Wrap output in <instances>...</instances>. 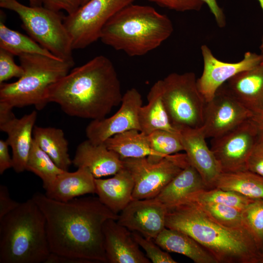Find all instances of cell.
Wrapping results in <instances>:
<instances>
[{"label":"cell","instance_id":"cell-4","mask_svg":"<svg viewBox=\"0 0 263 263\" xmlns=\"http://www.w3.org/2000/svg\"><path fill=\"white\" fill-rule=\"evenodd\" d=\"M173 31L168 16L152 7L132 3L108 21L99 39L129 56H139L159 47Z\"/></svg>","mask_w":263,"mask_h":263},{"label":"cell","instance_id":"cell-7","mask_svg":"<svg viewBox=\"0 0 263 263\" xmlns=\"http://www.w3.org/2000/svg\"><path fill=\"white\" fill-rule=\"evenodd\" d=\"M0 6L17 13L22 28L43 48L61 60L74 62L71 38L59 11L26 6L17 0H0Z\"/></svg>","mask_w":263,"mask_h":263},{"label":"cell","instance_id":"cell-46","mask_svg":"<svg viewBox=\"0 0 263 263\" xmlns=\"http://www.w3.org/2000/svg\"><path fill=\"white\" fill-rule=\"evenodd\" d=\"M260 5L262 9V10L263 11V0H257ZM260 49L261 52V54L263 55V36L262 38L261 43L260 46Z\"/></svg>","mask_w":263,"mask_h":263},{"label":"cell","instance_id":"cell-44","mask_svg":"<svg viewBox=\"0 0 263 263\" xmlns=\"http://www.w3.org/2000/svg\"><path fill=\"white\" fill-rule=\"evenodd\" d=\"M255 124L259 134L258 143L263 142V108L259 111L253 113L251 118Z\"/></svg>","mask_w":263,"mask_h":263},{"label":"cell","instance_id":"cell-35","mask_svg":"<svg viewBox=\"0 0 263 263\" xmlns=\"http://www.w3.org/2000/svg\"><path fill=\"white\" fill-rule=\"evenodd\" d=\"M132 232L136 243L144 250L147 257L152 263H177L167 252L162 250L153 240L147 238L137 232L132 231Z\"/></svg>","mask_w":263,"mask_h":263},{"label":"cell","instance_id":"cell-22","mask_svg":"<svg viewBox=\"0 0 263 263\" xmlns=\"http://www.w3.org/2000/svg\"><path fill=\"white\" fill-rule=\"evenodd\" d=\"M231 93L252 113L263 108V60L225 84Z\"/></svg>","mask_w":263,"mask_h":263},{"label":"cell","instance_id":"cell-29","mask_svg":"<svg viewBox=\"0 0 263 263\" xmlns=\"http://www.w3.org/2000/svg\"><path fill=\"white\" fill-rule=\"evenodd\" d=\"M3 12L0 10V48L18 56L22 54H31L59 59L43 48L30 37L7 27L3 22Z\"/></svg>","mask_w":263,"mask_h":263},{"label":"cell","instance_id":"cell-34","mask_svg":"<svg viewBox=\"0 0 263 263\" xmlns=\"http://www.w3.org/2000/svg\"><path fill=\"white\" fill-rule=\"evenodd\" d=\"M148 137L152 149L165 156L184 151L179 132L159 130L150 133Z\"/></svg>","mask_w":263,"mask_h":263},{"label":"cell","instance_id":"cell-2","mask_svg":"<svg viewBox=\"0 0 263 263\" xmlns=\"http://www.w3.org/2000/svg\"><path fill=\"white\" fill-rule=\"evenodd\" d=\"M123 94L115 68L107 57L96 56L75 68L48 88L46 103L54 102L67 115L102 119L121 104Z\"/></svg>","mask_w":263,"mask_h":263},{"label":"cell","instance_id":"cell-32","mask_svg":"<svg viewBox=\"0 0 263 263\" xmlns=\"http://www.w3.org/2000/svg\"><path fill=\"white\" fill-rule=\"evenodd\" d=\"M194 203L213 219L225 226L246 228L242 219V210L237 208L216 203Z\"/></svg>","mask_w":263,"mask_h":263},{"label":"cell","instance_id":"cell-30","mask_svg":"<svg viewBox=\"0 0 263 263\" xmlns=\"http://www.w3.org/2000/svg\"><path fill=\"white\" fill-rule=\"evenodd\" d=\"M38 176L42 181L45 189L63 171L44 152L33 139L28 158L26 169Z\"/></svg>","mask_w":263,"mask_h":263},{"label":"cell","instance_id":"cell-13","mask_svg":"<svg viewBox=\"0 0 263 263\" xmlns=\"http://www.w3.org/2000/svg\"><path fill=\"white\" fill-rule=\"evenodd\" d=\"M142 96L135 88L123 94L120 108L108 118L92 120L86 129V134L94 144L104 143L108 138L131 130L140 131L138 112L142 106Z\"/></svg>","mask_w":263,"mask_h":263},{"label":"cell","instance_id":"cell-49","mask_svg":"<svg viewBox=\"0 0 263 263\" xmlns=\"http://www.w3.org/2000/svg\"></svg>","mask_w":263,"mask_h":263},{"label":"cell","instance_id":"cell-36","mask_svg":"<svg viewBox=\"0 0 263 263\" xmlns=\"http://www.w3.org/2000/svg\"><path fill=\"white\" fill-rule=\"evenodd\" d=\"M14 56L0 48V84L13 77L19 78L23 75V69L15 62Z\"/></svg>","mask_w":263,"mask_h":263},{"label":"cell","instance_id":"cell-3","mask_svg":"<svg viewBox=\"0 0 263 263\" xmlns=\"http://www.w3.org/2000/svg\"><path fill=\"white\" fill-rule=\"evenodd\" d=\"M167 208L166 227L191 236L218 263L261 262L263 251L246 228L225 226L190 202Z\"/></svg>","mask_w":263,"mask_h":263},{"label":"cell","instance_id":"cell-39","mask_svg":"<svg viewBox=\"0 0 263 263\" xmlns=\"http://www.w3.org/2000/svg\"><path fill=\"white\" fill-rule=\"evenodd\" d=\"M247 170L263 176V142L258 143L247 163Z\"/></svg>","mask_w":263,"mask_h":263},{"label":"cell","instance_id":"cell-43","mask_svg":"<svg viewBox=\"0 0 263 263\" xmlns=\"http://www.w3.org/2000/svg\"><path fill=\"white\" fill-rule=\"evenodd\" d=\"M45 263H88L86 261L51 252Z\"/></svg>","mask_w":263,"mask_h":263},{"label":"cell","instance_id":"cell-47","mask_svg":"<svg viewBox=\"0 0 263 263\" xmlns=\"http://www.w3.org/2000/svg\"><path fill=\"white\" fill-rule=\"evenodd\" d=\"M89 0H81V6L86 3L87 2H88Z\"/></svg>","mask_w":263,"mask_h":263},{"label":"cell","instance_id":"cell-45","mask_svg":"<svg viewBox=\"0 0 263 263\" xmlns=\"http://www.w3.org/2000/svg\"><path fill=\"white\" fill-rule=\"evenodd\" d=\"M30 6H43L44 0H28Z\"/></svg>","mask_w":263,"mask_h":263},{"label":"cell","instance_id":"cell-21","mask_svg":"<svg viewBox=\"0 0 263 263\" xmlns=\"http://www.w3.org/2000/svg\"><path fill=\"white\" fill-rule=\"evenodd\" d=\"M44 189L48 198L66 202L82 195L95 193V178L85 168H78L72 172L65 170Z\"/></svg>","mask_w":263,"mask_h":263},{"label":"cell","instance_id":"cell-31","mask_svg":"<svg viewBox=\"0 0 263 263\" xmlns=\"http://www.w3.org/2000/svg\"><path fill=\"white\" fill-rule=\"evenodd\" d=\"M253 200L234 191L213 188L195 191L187 197L182 202L216 203L242 210Z\"/></svg>","mask_w":263,"mask_h":263},{"label":"cell","instance_id":"cell-40","mask_svg":"<svg viewBox=\"0 0 263 263\" xmlns=\"http://www.w3.org/2000/svg\"><path fill=\"white\" fill-rule=\"evenodd\" d=\"M20 203L13 200L6 186L0 185V219L14 210Z\"/></svg>","mask_w":263,"mask_h":263},{"label":"cell","instance_id":"cell-37","mask_svg":"<svg viewBox=\"0 0 263 263\" xmlns=\"http://www.w3.org/2000/svg\"><path fill=\"white\" fill-rule=\"evenodd\" d=\"M170 10L185 12L199 11L204 4L202 0H148Z\"/></svg>","mask_w":263,"mask_h":263},{"label":"cell","instance_id":"cell-10","mask_svg":"<svg viewBox=\"0 0 263 263\" xmlns=\"http://www.w3.org/2000/svg\"><path fill=\"white\" fill-rule=\"evenodd\" d=\"M135 0H89L74 13L64 17L73 50L82 49L99 39L108 21Z\"/></svg>","mask_w":263,"mask_h":263},{"label":"cell","instance_id":"cell-41","mask_svg":"<svg viewBox=\"0 0 263 263\" xmlns=\"http://www.w3.org/2000/svg\"><path fill=\"white\" fill-rule=\"evenodd\" d=\"M9 145L6 140H0V174L13 167L12 157L9 153Z\"/></svg>","mask_w":263,"mask_h":263},{"label":"cell","instance_id":"cell-8","mask_svg":"<svg viewBox=\"0 0 263 263\" xmlns=\"http://www.w3.org/2000/svg\"><path fill=\"white\" fill-rule=\"evenodd\" d=\"M162 83L163 101L172 125L177 130L202 127L207 102L198 89L195 74L172 73Z\"/></svg>","mask_w":263,"mask_h":263},{"label":"cell","instance_id":"cell-5","mask_svg":"<svg viewBox=\"0 0 263 263\" xmlns=\"http://www.w3.org/2000/svg\"><path fill=\"white\" fill-rule=\"evenodd\" d=\"M50 253L45 217L32 198L0 219V263H45Z\"/></svg>","mask_w":263,"mask_h":263},{"label":"cell","instance_id":"cell-19","mask_svg":"<svg viewBox=\"0 0 263 263\" xmlns=\"http://www.w3.org/2000/svg\"><path fill=\"white\" fill-rule=\"evenodd\" d=\"M72 164L77 168H86L95 178L113 175L124 168L119 155L104 143L94 144L88 139L77 147Z\"/></svg>","mask_w":263,"mask_h":263},{"label":"cell","instance_id":"cell-18","mask_svg":"<svg viewBox=\"0 0 263 263\" xmlns=\"http://www.w3.org/2000/svg\"><path fill=\"white\" fill-rule=\"evenodd\" d=\"M104 245L107 263H150L140 250L132 232L116 220H107L103 227Z\"/></svg>","mask_w":263,"mask_h":263},{"label":"cell","instance_id":"cell-50","mask_svg":"<svg viewBox=\"0 0 263 263\" xmlns=\"http://www.w3.org/2000/svg\"></svg>","mask_w":263,"mask_h":263},{"label":"cell","instance_id":"cell-6","mask_svg":"<svg viewBox=\"0 0 263 263\" xmlns=\"http://www.w3.org/2000/svg\"><path fill=\"white\" fill-rule=\"evenodd\" d=\"M19 57L23 75L15 82L0 84V103L12 108L34 105L40 110L47 105L49 87L66 75L75 62L38 54Z\"/></svg>","mask_w":263,"mask_h":263},{"label":"cell","instance_id":"cell-9","mask_svg":"<svg viewBox=\"0 0 263 263\" xmlns=\"http://www.w3.org/2000/svg\"><path fill=\"white\" fill-rule=\"evenodd\" d=\"M122 160L124 168L130 172L134 180L132 200L155 197L189 164L186 154L179 153L155 162L149 160L147 157Z\"/></svg>","mask_w":263,"mask_h":263},{"label":"cell","instance_id":"cell-15","mask_svg":"<svg viewBox=\"0 0 263 263\" xmlns=\"http://www.w3.org/2000/svg\"><path fill=\"white\" fill-rule=\"evenodd\" d=\"M37 117V112L33 111L17 118L12 112V108L0 105V130L7 134L6 141L12 149V168L17 173L26 169Z\"/></svg>","mask_w":263,"mask_h":263},{"label":"cell","instance_id":"cell-14","mask_svg":"<svg viewBox=\"0 0 263 263\" xmlns=\"http://www.w3.org/2000/svg\"><path fill=\"white\" fill-rule=\"evenodd\" d=\"M201 50L204 69L201 76L197 79V84L207 102L214 97L217 91L225 82L238 74L254 68L263 59V55L247 52L240 61L226 62L216 58L206 45H202Z\"/></svg>","mask_w":263,"mask_h":263},{"label":"cell","instance_id":"cell-16","mask_svg":"<svg viewBox=\"0 0 263 263\" xmlns=\"http://www.w3.org/2000/svg\"><path fill=\"white\" fill-rule=\"evenodd\" d=\"M167 211V207L155 198L132 200L118 214L117 222L154 240L166 228Z\"/></svg>","mask_w":263,"mask_h":263},{"label":"cell","instance_id":"cell-24","mask_svg":"<svg viewBox=\"0 0 263 263\" xmlns=\"http://www.w3.org/2000/svg\"><path fill=\"white\" fill-rule=\"evenodd\" d=\"M108 149L121 159L147 157L151 162H157L167 157L157 152L151 147L148 135L137 130H131L116 134L104 142Z\"/></svg>","mask_w":263,"mask_h":263},{"label":"cell","instance_id":"cell-12","mask_svg":"<svg viewBox=\"0 0 263 263\" xmlns=\"http://www.w3.org/2000/svg\"><path fill=\"white\" fill-rule=\"evenodd\" d=\"M252 115L225 83L207 102L202 128L206 138H218L250 119Z\"/></svg>","mask_w":263,"mask_h":263},{"label":"cell","instance_id":"cell-25","mask_svg":"<svg viewBox=\"0 0 263 263\" xmlns=\"http://www.w3.org/2000/svg\"><path fill=\"white\" fill-rule=\"evenodd\" d=\"M154 241L163 250L183 255L195 263H218L207 250L182 231L166 227Z\"/></svg>","mask_w":263,"mask_h":263},{"label":"cell","instance_id":"cell-11","mask_svg":"<svg viewBox=\"0 0 263 263\" xmlns=\"http://www.w3.org/2000/svg\"><path fill=\"white\" fill-rule=\"evenodd\" d=\"M211 150L221 173L247 170V163L258 143L257 128L249 119L226 133L212 139Z\"/></svg>","mask_w":263,"mask_h":263},{"label":"cell","instance_id":"cell-1","mask_svg":"<svg viewBox=\"0 0 263 263\" xmlns=\"http://www.w3.org/2000/svg\"><path fill=\"white\" fill-rule=\"evenodd\" d=\"M32 199L42 212L51 252L88 263H107L103 227L116 214L98 197L75 198L64 202L40 192Z\"/></svg>","mask_w":263,"mask_h":263},{"label":"cell","instance_id":"cell-28","mask_svg":"<svg viewBox=\"0 0 263 263\" xmlns=\"http://www.w3.org/2000/svg\"><path fill=\"white\" fill-rule=\"evenodd\" d=\"M213 188L234 191L253 200H263V176L248 170L222 172Z\"/></svg>","mask_w":263,"mask_h":263},{"label":"cell","instance_id":"cell-20","mask_svg":"<svg viewBox=\"0 0 263 263\" xmlns=\"http://www.w3.org/2000/svg\"><path fill=\"white\" fill-rule=\"evenodd\" d=\"M95 193L100 202L116 214L132 200L134 180L124 168L112 177L95 178Z\"/></svg>","mask_w":263,"mask_h":263},{"label":"cell","instance_id":"cell-42","mask_svg":"<svg viewBox=\"0 0 263 263\" xmlns=\"http://www.w3.org/2000/svg\"><path fill=\"white\" fill-rule=\"evenodd\" d=\"M207 4L210 11L214 16L218 27L223 28L225 26V17L223 9L219 6L216 0H202Z\"/></svg>","mask_w":263,"mask_h":263},{"label":"cell","instance_id":"cell-17","mask_svg":"<svg viewBox=\"0 0 263 263\" xmlns=\"http://www.w3.org/2000/svg\"><path fill=\"white\" fill-rule=\"evenodd\" d=\"M178 130L189 163L200 173L207 188H213L221 171L213 152L206 142L202 128H184Z\"/></svg>","mask_w":263,"mask_h":263},{"label":"cell","instance_id":"cell-38","mask_svg":"<svg viewBox=\"0 0 263 263\" xmlns=\"http://www.w3.org/2000/svg\"><path fill=\"white\" fill-rule=\"evenodd\" d=\"M81 0H44L43 6L56 11L63 10L67 15L75 12L81 6Z\"/></svg>","mask_w":263,"mask_h":263},{"label":"cell","instance_id":"cell-26","mask_svg":"<svg viewBox=\"0 0 263 263\" xmlns=\"http://www.w3.org/2000/svg\"><path fill=\"white\" fill-rule=\"evenodd\" d=\"M205 188H208L201 175L189 163L154 198L168 208L180 204L189 195Z\"/></svg>","mask_w":263,"mask_h":263},{"label":"cell","instance_id":"cell-23","mask_svg":"<svg viewBox=\"0 0 263 263\" xmlns=\"http://www.w3.org/2000/svg\"><path fill=\"white\" fill-rule=\"evenodd\" d=\"M162 79L155 82L147 95L148 104L142 106L138 112L140 131L147 135L159 130L178 132L171 124L162 96Z\"/></svg>","mask_w":263,"mask_h":263},{"label":"cell","instance_id":"cell-33","mask_svg":"<svg viewBox=\"0 0 263 263\" xmlns=\"http://www.w3.org/2000/svg\"><path fill=\"white\" fill-rule=\"evenodd\" d=\"M244 225L263 251V200H254L242 210Z\"/></svg>","mask_w":263,"mask_h":263},{"label":"cell","instance_id":"cell-27","mask_svg":"<svg viewBox=\"0 0 263 263\" xmlns=\"http://www.w3.org/2000/svg\"><path fill=\"white\" fill-rule=\"evenodd\" d=\"M33 139L61 169L68 171L72 161L68 153V142L63 131L54 127L35 126Z\"/></svg>","mask_w":263,"mask_h":263},{"label":"cell","instance_id":"cell-48","mask_svg":"<svg viewBox=\"0 0 263 263\" xmlns=\"http://www.w3.org/2000/svg\"><path fill=\"white\" fill-rule=\"evenodd\" d=\"M260 263H263V254H262V256L261 260Z\"/></svg>","mask_w":263,"mask_h":263}]
</instances>
